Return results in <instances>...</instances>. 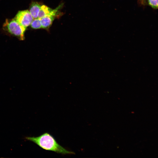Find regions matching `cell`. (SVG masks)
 Returning <instances> with one entry per match:
<instances>
[{"mask_svg": "<svg viewBox=\"0 0 158 158\" xmlns=\"http://www.w3.org/2000/svg\"><path fill=\"white\" fill-rule=\"evenodd\" d=\"M25 139L36 144L41 148L62 154H72L75 153L68 150L60 145L54 137L48 133L37 137H26Z\"/></svg>", "mask_w": 158, "mask_h": 158, "instance_id": "1", "label": "cell"}, {"mask_svg": "<svg viewBox=\"0 0 158 158\" xmlns=\"http://www.w3.org/2000/svg\"><path fill=\"white\" fill-rule=\"evenodd\" d=\"M3 27L11 35L17 37L20 40H24V32L26 28L20 25L14 19L9 20L6 19Z\"/></svg>", "mask_w": 158, "mask_h": 158, "instance_id": "2", "label": "cell"}, {"mask_svg": "<svg viewBox=\"0 0 158 158\" xmlns=\"http://www.w3.org/2000/svg\"><path fill=\"white\" fill-rule=\"evenodd\" d=\"M14 19L20 25L25 28L30 25L34 19L28 10L19 11Z\"/></svg>", "mask_w": 158, "mask_h": 158, "instance_id": "3", "label": "cell"}, {"mask_svg": "<svg viewBox=\"0 0 158 158\" xmlns=\"http://www.w3.org/2000/svg\"><path fill=\"white\" fill-rule=\"evenodd\" d=\"M63 5L61 4L54 9H52L45 5H42L39 12L38 18L40 19L47 16H52L56 17L59 16L60 9Z\"/></svg>", "mask_w": 158, "mask_h": 158, "instance_id": "4", "label": "cell"}, {"mask_svg": "<svg viewBox=\"0 0 158 158\" xmlns=\"http://www.w3.org/2000/svg\"><path fill=\"white\" fill-rule=\"evenodd\" d=\"M55 18L52 16H47L40 19L42 28L48 30Z\"/></svg>", "mask_w": 158, "mask_h": 158, "instance_id": "5", "label": "cell"}, {"mask_svg": "<svg viewBox=\"0 0 158 158\" xmlns=\"http://www.w3.org/2000/svg\"><path fill=\"white\" fill-rule=\"evenodd\" d=\"M41 5L38 2H33L30 7L29 12L34 19L38 18Z\"/></svg>", "mask_w": 158, "mask_h": 158, "instance_id": "6", "label": "cell"}, {"mask_svg": "<svg viewBox=\"0 0 158 158\" xmlns=\"http://www.w3.org/2000/svg\"><path fill=\"white\" fill-rule=\"evenodd\" d=\"M31 28L37 29L42 28L40 19L38 18L34 19L30 24Z\"/></svg>", "mask_w": 158, "mask_h": 158, "instance_id": "7", "label": "cell"}, {"mask_svg": "<svg viewBox=\"0 0 158 158\" xmlns=\"http://www.w3.org/2000/svg\"><path fill=\"white\" fill-rule=\"evenodd\" d=\"M147 4L154 9L158 8V0H145L144 5Z\"/></svg>", "mask_w": 158, "mask_h": 158, "instance_id": "8", "label": "cell"}, {"mask_svg": "<svg viewBox=\"0 0 158 158\" xmlns=\"http://www.w3.org/2000/svg\"><path fill=\"white\" fill-rule=\"evenodd\" d=\"M145 0H138L139 4L144 5Z\"/></svg>", "mask_w": 158, "mask_h": 158, "instance_id": "9", "label": "cell"}]
</instances>
